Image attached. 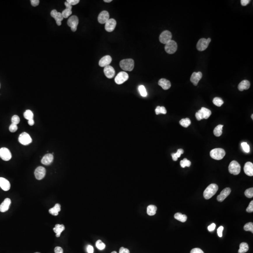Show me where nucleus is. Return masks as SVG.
<instances>
[{
    "mask_svg": "<svg viewBox=\"0 0 253 253\" xmlns=\"http://www.w3.org/2000/svg\"><path fill=\"white\" fill-rule=\"evenodd\" d=\"M219 189V187L217 184H211L207 187L203 192V196L205 199L208 200L215 195Z\"/></svg>",
    "mask_w": 253,
    "mask_h": 253,
    "instance_id": "nucleus-1",
    "label": "nucleus"
},
{
    "mask_svg": "<svg viewBox=\"0 0 253 253\" xmlns=\"http://www.w3.org/2000/svg\"><path fill=\"white\" fill-rule=\"evenodd\" d=\"M120 66L125 71H131L134 68V61L132 59L122 60L120 62Z\"/></svg>",
    "mask_w": 253,
    "mask_h": 253,
    "instance_id": "nucleus-2",
    "label": "nucleus"
},
{
    "mask_svg": "<svg viewBox=\"0 0 253 253\" xmlns=\"http://www.w3.org/2000/svg\"><path fill=\"white\" fill-rule=\"evenodd\" d=\"M210 156L216 160H219L223 159L226 155L225 150L222 148H216L210 152Z\"/></svg>",
    "mask_w": 253,
    "mask_h": 253,
    "instance_id": "nucleus-3",
    "label": "nucleus"
},
{
    "mask_svg": "<svg viewBox=\"0 0 253 253\" xmlns=\"http://www.w3.org/2000/svg\"><path fill=\"white\" fill-rule=\"evenodd\" d=\"M240 169H241V167L239 163L235 160L232 161L228 167V170L230 173L235 175L240 173Z\"/></svg>",
    "mask_w": 253,
    "mask_h": 253,
    "instance_id": "nucleus-4",
    "label": "nucleus"
},
{
    "mask_svg": "<svg viewBox=\"0 0 253 253\" xmlns=\"http://www.w3.org/2000/svg\"><path fill=\"white\" fill-rule=\"evenodd\" d=\"M211 41V38H201L199 40L196 45L197 50L199 51H203L208 48L209 44Z\"/></svg>",
    "mask_w": 253,
    "mask_h": 253,
    "instance_id": "nucleus-5",
    "label": "nucleus"
},
{
    "mask_svg": "<svg viewBox=\"0 0 253 253\" xmlns=\"http://www.w3.org/2000/svg\"><path fill=\"white\" fill-rule=\"evenodd\" d=\"M18 141L22 145H27L32 142V139L28 133L23 132L19 135Z\"/></svg>",
    "mask_w": 253,
    "mask_h": 253,
    "instance_id": "nucleus-6",
    "label": "nucleus"
},
{
    "mask_svg": "<svg viewBox=\"0 0 253 253\" xmlns=\"http://www.w3.org/2000/svg\"><path fill=\"white\" fill-rule=\"evenodd\" d=\"M78 23H79V20L78 17L76 16H72L68 18L67 22L68 27L71 28L72 31H73V32H75L77 31Z\"/></svg>",
    "mask_w": 253,
    "mask_h": 253,
    "instance_id": "nucleus-7",
    "label": "nucleus"
},
{
    "mask_svg": "<svg viewBox=\"0 0 253 253\" xmlns=\"http://www.w3.org/2000/svg\"><path fill=\"white\" fill-rule=\"evenodd\" d=\"M177 44L175 41L171 40L170 41L166 44L165 47V51L169 54H173L175 53L177 50Z\"/></svg>",
    "mask_w": 253,
    "mask_h": 253,
    "instance_id": "nucleus-8",
    "label": "nucleus"
},
{
    "mask_svg": "<svg viewBox=\"0 0 253 253\" xmlns=\"http://www.w3.org/2000/svg\"><path fill=\"white\" fill-rule=\"evenodd\" d=\"M172 35L168 31H165L161 33L159 36V41L161 43L166 44L172 40Z\"/></svg>",
    "mask_w": 253,
    "mask_h": 253,
    "instance_id": "nucleus-9",
    "label": "nucleus"
},
{
    "mask_svg": "<svg viewBox=\"0 0 253 253\" xmlns=\"http://www.w3.org/2000/svg\"><path fill=\"white\" fill-rule=\"evenodd\" d=\"M129 77V75L126 72H121L118 73L115 78V82L118 85H121L128 80Z\"/></svg>",
    "mask_w": 253,
    "mask_h": 253,
    "instance_id": "nucleus-10",
    "label": "nucleus"
},
{
    "mask_svg": "<svg viewBox=\"0 0 253 253\" xmlns=\"http://www.w3.org/2000/svg\"><path fill=\"white\" fill-rule=\"evenodd\" d=\"M0 158L4 161H9L12 158L10 150L5 147L0 149Z\"/></svg>",
    "mask_w": 253,
    "mask_h": 253,
    "instance_id": "nucleus-11",
    "label": "nucleus"
},
{
    "mask_svg": "<svg viewBox=\"0 0 253 253\" xmlns=\"http://www.w3.org/2000/svg\"><path fill=\"white\" fill-rule=\"evenodd\" d=\"M46 173V170L43 166H38L35 170L34 175L38 180H41L44 178Z\"/></svg>",
    "mask_w": 253,
    "mask_h": 253,
    "instance_id": "nucleus-12",
    "label": "nucleus"
},
{
    "mask_svg": "<svg viewBox=\"0 0 253 253\" xmlns=\"http://www.w3.org/2000/svg\"><path fill=\"white\" fill-rule=\"evenodd\" d=\"M50 14L53 18L55 19L57 25L60 26L62 24V21L63 20L64 18L62 14V13L58 12L56 10H52Z\"/></svg>",
    "mask_w": 253,
    "mask_h": 253,
    "instance_id": "nucleus-13",
    "label": "nucleus"
},
{
    "mask_svg": "<svg viewBox=\"0 0 253 253\" xmlns=\"http://www.w3.org/2000/svg\"><path fill=\"white\" fill-rule=\"evenodd\" d=\"M109 19V14L107 11H102L98 16V21L100 24H105Z\"/></svg>",
    "mask_w": 253,
    "mask_h": 253,
    "instance_id": "nucleus-14",
    "label": "nucleus"
},
{
    "mask_svg": "<svg viewBox=\"0 0 253 253\" xmlns=\"http://www.w3.org/2000/svg\"><path fill=\"white\" fill-rule=\"evenodd\" d=\"M116 26V20L113 18L109 19L105 24V30L108 32H112Z\"/></svg>",
    "mask_w": 253,
    "mask_h": 253,
    "instance_id": "nucleus-15",
    "label": "nucleus"
},
{
    "mask_svg": "<svg viewBox=\"0 0 253 253\" xmlns=\"http://www.w3.org/2000/svg\"><path fill=\"white\" fill-rule=\"evenodd\" d=\"M231 192V189L229 187H226L224 189L219 196H217V200L219 202H222L224 200Z\"/></svg>",
    "mask_w": 253,
    "mask_h": 253,
    "instance_id": "nucleus-16",
    "label": "nucleus"
},
{
    "mask_svg": "<svg viewBox=\"0 0 253 253\" xmlns=\"http://www.w3.org/2000/svg\"><path fill=\"white\" fill-rule=\"evenodd\" d=\"M202 77H203V75L202 72H194L190 78V81L192 82L194 85L196 86L198 85V82L202 78Z\"/></svg>",
    "mask_w": 253,
    "mask_h": 253,
    "instance_id": "nucleus-17",
    "label": "nucleus"
},
{
    "mask_svg": "<svg viewBox=\"0 0 253 253\" xmlns=\"http://www.w3.org/2000/svg\"><path fill=\"white\" fill-rule=\"evenodd\" d=\"M104 72L106 78L110 79L115 77V69L113 68V67L110 65L106 66L104 68Z\"/></svg>",
    "mask_w": 253,
    "mask_h": 253,
    "instance_id": "nucleus-18",
    "label": "nucleus"
},
{
    "mask_svg": "<svg viewBox=\"0 0 253 253\" xmlns=\"http://www.w3.org/2000/svg\"><path fill=\"white\" fill-rule=\"evenodd\" d=\"M112 61V59L110 55H106L102 58L99 62V66L105 67L108 66Z\"/></svg>",
    "mask_w": 253,
    "mask_h": 253,
    "instance_id": "nucleus-19",
    "label": "nucleus"
},
{
    "mask_svg": "<svg viewBox=\"0 0 253 253\" xmlns=\"http://www.w3.org/2000/svg\"><path fill=\"white\" fill-rule=\"evenodd\" d=\"M0 187L4 191H7L10 189V184L9 181L5 178L0 177Z\"/></svg>",
    "mask_w": 253,
    "mask_h": 253,
    "instance_id": "nucleus-20",
    "label": "nucleus"
},
{
    "mask_svg": "<svg viewBox=\"0 0 253 253\" xmlns=\"http://www.w3.org/2000/svg\"><path fill=\"white\" fill-rule=\"evenodd\" d=\"M244 171L246 174L249 176H253V164L250 162H247L245 164L244 167Z\"/></svg>",
    "mask_w": 253,
    "mask_h": 253,
    "instance_id": "nucleus-21",
    "label": "nucleus"
},
{
    "mask_svg": "<svg viewBox=\"0 0 253 253\" xmlns=\"http://www.w3.org/2000/svg\"><path fill=\"white\" fill-rule=\"evenodd\" d=\"M11 200L10 198H7L5 199L3 202L1 203L0 205V211L1 212H5L8 210L11 204Z\"/></svg>",
    "mask_w": 253,
    "mask_h": 253,
    "instance_id": "nucleus-22",
    "label": "nucleus"
},
{
    "mask_svg": "<svg viewBox=\"0 0 253 253\" xmlns=\"http://www.w3.org/2000/svg\"><path fill=\"white\" fill-rule=\"evenodd\" d=\"M65 5L66 6V8L62 11V13L63 18H67L72 14V6L69 4L68 2H65Z\"/></svg>",
    "mask_w": 253,
    "mask_h": 253,
    "instance_id": "nucleus-23",
    "label": "nucleus"
},
{
    "mask_svg": "<svg viewBox=\"0 0 253 253\" xmlns=\"http://www.w3.org/2000/svg\"><path fill=\"white\" fill-rule=\"evenodd\" d=\"M54 160V156L52 154H45L41 159V163L43 165L48 166L52 163Z\"/></svg>",
    "mask_w": 253,
    "mask_h": 253,
    "instance_id": "nucleus-24",
    "label": "nucleus"
},
{
    "mask_svg": "<svg viewBox=\"0 0 253 253\" xmlns=\"http://www.w3.org/2000/svg\"><path fill=\"white\" fill-rule=\"evenodd\" d=\"M159 86H161L164 90H167L171 87V84L170 82L167 79L162 78L159 80L158 82Z\"/></svg>",
    "mask_w": 253,
    "mask_h": 253,
    "instance_id": "nucleus-25",
    "label": "nucleus"
},
{
    "mask_svg": "<svg viewBox=\"0 0 253 253\" xmlns=\"http://www.w3.org/2000/svg\"><path fill=\"white\" fill-rule=\"evenodd\" d=\"M250 86V83L248 80H243L238 85V89L239 91H243L244 90H248Z\"/></svg>",
    "mask_w": 253,
    "mask_h": 253,
    "instance_id": "nucleus-26",
    "label": "nucleus"
},
{
    "mask_svg": "<svg viewBox=\"0 0 253 253\" xmlns=\"http://www.w3.org/2000/svg\"><path fill=\"white\" fill-rule=\"evenodd\" d=\"M65 229V226L63 224H57L53 228V230L56 233V236L57 237H59L61 233Z\"/></svg>",
    "mask_w": 253,
    "mask_h": 253,
    "instance_id": "nucleus-27",
    "label": "nucleus"
},
{
    "mask_svg": "<svg viewBox=\"0 0 253 253\" xmlns=\"http://www.w3.org/2000/svg\"><path fill=\"white\" fill-rule=\"evenodd\" d=\"M61 205L59 203H56L53 208L49 209V212L53 216H57L59 212L61 211Z\"/></svg>",
    "mask_w": 253,
    "mask_h": 253,
    "instance_id": "nucleus-28",
    "label": "nucleus"
},
{
    "mask_svg": "<svg viewBox=\"0 0 253 253\" xmlns=\"http://www.w3.org/2000/svg\"><path fill=\"white\" fill-rule=\"evenodd\" d=\"M157 208L154 205H150L147 207V214L149 216H154L156 213Z\"/></svg>",
    "mask_w": 253,
    "mask_h": 253,
    "instance_id": "nucleus-29",
    "label": "nucleus"
},
{
    "mask_svg": "<svg viewBox=\"0 0 253 253\" xmlns=\"http://www.w3.org/2000/svg\"><path fill=\"white\" fill-rule=\"evenodd\" d=\"M174 218L178 221L182 222H185L187 220V216L186 215H183L180 213H176L174 215Z\"/></svg>",
    "mask_w": 253,
    "mask_h": 253,
    "instance_id": "nucleus-30",
    "label": "nucleus"
},
{
    "mask_svg": "<svg viewBox=\"0 0 253 253\" xmlns=\"http://www.w3.org/2000/svg\"><path fill=\"white\" fill-rule=\"evenodd\" d=\"M248 249H249V247H248V244L246 243H242L240 244V248L238 250V253H246V252H247Z\"/></svg>",
    "mask_w": 253,
    "mask_h": 253,
    "instance_id": "nucleus-31",
    "label": "nucleus"
},
{
    "mask_svg": "<svg viewBox=\"0 0 253 253\" xmlns=\"http://www.w3.org/2000/svg\"><path fill=\"white\" fill-rule=\"evenodd\" d=\"M201 110L202 111V114H203V119H207L211 115V111L210 110H209V109L203 107L201 108Z\"/></svg>",
    "mask_w": 253,
    "mask_h": 253,
    "instance_id": "nucleus-32",
    "label": "nucleus"
},
{
    "mask_svg": "<svg viewBox=\"0 0 253 253\" xmlns=\"http://www.w3.org/2000/svg\"><path fill=\"white\" fill-rule=\"evenodd\" d=\"M224 126L222 125H219L214 129L213 130V133L215 136L219 137L221 136L222 134V129Z\"/></svg>",
    "mask_w": 253,
    "mask_h": 253,
    "instance_id": "nucleus-33",
    "label": "nucleus"
},
{
    "mask_svg": "<svg viewBox=\"0 0 253 253\" xmlns=\"http://www.w3.org/2000/svg\"><path fill=\"white\" fill-rule=\"evenodd\" d=\"M184 153V150L182 149H179L177 150V152L175 153H172V159H173V161H177L178 160V159L180 157V156L183 153Z\"/></svg>",
    "mask_w": 253,
    "mask_h": 253,
    "instance_id": "nucleus-34",
    "label": "nucleus"
},
{
    "mask_svg": "<svg viewBox=\"0 0 253 253\" xmlns=\"http://www.w3.org/2000/svg\"><path fill=\"white\" fill-rule=\"evenodd\" d=\"M180 125L184 128H187L191 124V121L188 118L185 119H182L180 121Z\"/></svg>",
    "mask_w": 253,
    "mask_h": 253,
    "instance_id": "nucleus-35",
    "label": "nucleus"
},
{
    "mask_svg": "<svg viewBox=\"0 0 253 253\" xmlns=\"http://www.w3.org/2000/svg\"><path fill=\"white\" fill-rule=\"evenodd\" d=\"M34 113L32 111L30 110H27L24 113V116L26 119L29 120L30 119H33L34 118Z\"/></svg>",
    "mask_w": 253,
    "mask_h": 253,
    "instance_id": "nucleus-36",
    "label": "nucleus"
},
{
    "mask_svg": "<svg viewBox=\"0 0 253 253\" xmlns=\"http://www.w3.org/2000/svg\"><path fill=\"white\" fill-rule=\"evenodd\" d=\"M213 103L216 106L220 107V106H221L224 104V101L223 100H222L221 98H219V97H216L213 100Z\"/></svg>",
    "mask_w": 253,
    "mask_h": 253,
    "instance_id": "nucleus-37",
    "label": "nucleus"
},
{
    "mask_svg": "<svg viewBox=\"0 0 253 253\" xmlns=\"http://www.w3.org/2000/svg\"><path fill=\"white\" fill-rule=\"evenodd\" d=\"M96 247L100 250H104L106 247L105 244L103 243L101 240H98L96 243Z\"/></svg>",
    "mask_w": 253,
    "mask_h": 253,
    "instance_id": "nucleus-38",
    "label": "nucleus"
},
{
    "mask_svg": "<svg viewBox=\"0 0 253 253\" xmlns=\"http://www.w3.org/2000/svg\"><path fill=\"white\" fill-rule=\"evenodd\" d=\"M191 162L189 160H187V159H184L180 162V166L182 168H185L186 166L189 167L191 165Z\"/></svg>",
    "mask_w": 253,
    "mask_h": 253,
    "instance_id": "nucleus-39",
    "label": "nucleus"
},
{
    "mask_svg": "<svg viewBox=\"0 0 253 253\" xmlns=\"http://www.w3.org/2000/svg\"><path fill=\"white\" fill-rule=\"evenodd\" d=\"M139 92H140V94L143 97H146L147 95V92L146 90L145 87V86L141 85L138 87Z\"/></svg>",
    "mask_w": 253,
    "mask_h": 253,
    "instance_id": "nucleus-40",
    "label": "nucleus"
},
{
    "mask_svg": "<svg viewBox=\"0 0 253 253\" xmlns=\"http://www.w3.org/2000/svg\"><path fill=\"white\" fill-rule=\"evenodd\" d=\"M244 229L246 231H250L251 233H253V223L250 222V223L246 224L244 226Z\"/></svg>",
    "mask_w": 253,
    "mask_h": 253,
    "instance_id": "nucleus-41",
    "label": "nucleus"
},
{
    "mask_svg": "<svg viewBox=\"0 0 253 253\" xmlns=\"http://www.w3.org/2000/svg\"><path fill=\"white\" fill-rule=\"evenodd\" d=\"M245 195L247 198H251L253 197V188H250L246 190L245 192Z\"/></svg>",
    "mask_w": 253,
    "mask_h": 253,
    "instance_id": "nucleus-42",
    "label": "nucleus"
},
{
    "mask_svg": "<svg viewBox=\"0 0 253 253\" xmlns=\"http://www.w3.org/2000/svg\"><path fill=\"white\" fill-rule=\"evenodd\" d=\"M241 146L243 148L244 151L246 153H248L250 152V147L249 145L247 143H242L241 144Z\"/></svg>",
    "mask_w": 253,
    "mask_h": 253,
    "instance_id": "nucleus-43",
    "label": "nucleus"
},
{
    "mask_svg": "<svg viewBox=\"0 0 253 253\" xmlns=\"http://www.w3.org/2000/svg\"><path fill=\"white\" fill-rule=\"evenodd\" d=\"M20 118L17 115H14L12 117V119H11L12 123L16 124V125H17V124H19V122H20Z\"/></svg>",
    "mask_w": 253,
    "mask_h": 253,
    "instance_id": "nucleus-44",
    "label": "nucleus"
},
{
    "mask_svg": "<svg viewBox=\"0 0 253 253\" xmlns=\"http://www.w3.org/2000/svg\"><path fill=\"white\" fill-rule=\"evenodd\" d=\"M17 129H18V127H17V125L13 124V123L11 124L10 127H9V130L11 132H15L17 131Z\"/></svg>",
    "mask_w": 253,
    "mask_h": 253,
    "instance_id": "nucleus-45",
    "label": "nucleus"
},
{
    "mask_svg": "<svg viewBox=\"0 0 253 253\" xmlns=\"http://www.w3.org/2000/svg\"><path fill=\"white\" fill-rule=\"evenodd\" d=\"M246 211H247V212L251 213L253 212V201H252L250 203L249 205L247 207V208L246 209Z\"/></svg>",
    "mask_w": 253,
    "mask_h": 253,
    "instance_id": "nucleus-46",
    "label": "nucleus"
},
{
    "mask_svg": "<svg viewBox=\"0 0 253 253\" xmlns=\"http://www.w3.org/2000/svg\"><path fill=\"white\" fill-rule=\"evenodd\" d=\"M66 1L68 2L69 4H71V6H73V5H77V4L79 3L80 1L79 0H67Z\"/></svg>",
    "mask_w": 253,
    "mask_h": 253,
    "instance_id": "nucleus-47",
    "label": "nucleus"
},
{
    "mask_svg": "<svg viewBox=\"0 0 253 253\" xmlns=\"http://www.w3.org/2000/svg\"><path fill=\"white\" fill-rule=\"evenodd\" d=\"M190 253H204L203 251L199 248H193L191 250Z\"/></svg>",
    "mask_w": 253,
    "mask_h": 253,
    "instance_id": "nucleus-48",
    "label": "nucleus"
},
{
    "mask_svg": "<svg viewBox=\"0 0 253 253\" xmlns=\"http://www.w3.org/2000/svg\"><path fill=\"white\" fill-rule=\"evenodd\" d=\"M223 230L224 227L222 226H220L219 227V228L217 229V234H218V235H219V237H222V233H223Z\"/></svg>",
    "mask_w": 253,
    "mask_h": 253,
    "instance_id": "nucleus-49",
    "label": "nucleus"
},
{
    "mask_svg": "<svg viewBox=\"0 0 253 253\" xmlns=\"http://www.w3.org/2000/svg\"><path fill=\"white\" fill-rule=\"evenodd\" d=\"M119 253H130V251L128 248L124 247H121L120 249Z\"/></svg>",
    "mask_w": 253,
    "mask_h": 253,
    "instance_id": "nucleus-50",
    "label": "nucleus"
},
{
    "mask_svg": "<svg viewBox=\"0 0 253 253\" xmlns=\"http://www.w3.org/2000/svg\"><path fill=\"white\" fill-rule=\"evenodd\" d=\"M55 253H63V249L60 247H56L54 250Z\"/></svg>",
    "mask_w": 253,
    "mask_h": 253,
    "instance_id": "nucleus-51",
    "label": "nucleus"
},
{
    "mask_svg": "<svg viewBox=\"0 0 253 253\" xmlns=\"http://www.w3.org/2000/svg\"><path fill=\"white\" fill-rule=\"evenodd\" d=\"M216 228V224L214 223H212L210 226H208V229L210 232H212Z\"/></svg>",
    "mask_w": 253,
    "mask_h": 253,
    "instance_id": "nucleus-52",
    "label": "nucleus"
},
{
    "mask_svg": "<svg viewBox=\"0 0 253 253\" xmlns=\"http://www.w3.org/2000/svg\"><path fill=\"white\" fill-rule=\"evenodd\" d=\"M31 3L32 6L36 7L40 3V1L39 0H31Z\"/></svg>",
    "mask_w": 253,
    "mask_h": 253,
    "instance_id": "nucleus-53",
    "label": "nucleus"
},
{
    "mask_svg": "<svg viewBox=\"0 0 253 253\" xmlns=\"http://www.w3.org/2000/svg\"><path fill=\"white\" fill-rule=\"evenodd\" d=\"M87 251L88 253H93L94 248L91 245H88L87 247Z\"/></svg>",
    "mask_w": 253,
    "mask_h": 253,
    "instance_id": "nucleus-54",
    "label": "nucleus"
},
{
    "mask_svg": "<svg viewBox=\"0 0 253 253\" xmlns=\"http://www.w3.org/2000/svg\"><path fill=\"white\" fill-rule=\"evenodd\" d=\"M250 0H241V4L243 5V6H245L246 5H247L250 2Z\"/></svg>",
    "mask_w": 253,
    "mask_h": 253,
    "instance_id": "nucleus-55",
    "label": "nucleus"
},
{
    "mask_svg": "<svg viewBox=\"0 0 253 253\" xmlns=\"http://www.w3.org/2000/svg\"><path fill=\"white\" fill-rule=\"evenodd\" d=\"M167 111L164 106H160V113L166 114Z\"/></svg>",
    "mask_w": 253,
    "mask_h": 253,
    "instance_id": "nucleus-56",
    "label": "nucleus"
},
{
    "mask_svg": "<svg viewBox=\"0 0 253 253\" xmlns=\"http://www.w3.org/2000/svg\"><path fill=\"white\" fill-rule=\"evenodd\" d=\"M155 112L156 115H159L160 113V106H158L155 109Z\"/></svg>",
    "mask_w": 253,
    "mask_h": 253,
    "instance_id": "nucleus-57",
    "label": "nucleus"
},
{
    "mask_svg": "<svg viewBox=\"0 0 253 253\" xmlns=\"http://www.w3.org/2000/svg\"><path fill=\"white\" fill-rule=\"evenodd\" d=\"M28 123L29 125L33 126L34 124V119H30L28 121Z\"/></svg>",
    "mask_w": 253,
    "mask_h": 253,
    "instance_id": "nucleus-58",
    "label": "nucleus"
},
{
    "mask_svg": "<svg viewBox=\"0 0 253 253\" xmlns=\"http://www.w3.org/2000/svg\"><path fill=\"white\" fill-rule=\"evenodd\" d=\"M104 1L105 3H110L112 1V0H104Z\"/></svg>",
    "mask_w": 253,
    "mask_h": 253,
    "instance_id": "nucleus-59",
    "label": "nucleus"
},
{
    "mask_svg": "<svg viewBox=\"0 0 253 253\" xmlns=\"http://www.w3.org/2000/svg\"><path fill=\"white\" fill-rule=\"evenodd\" d=\"M111 253H117V252L116 251H113L112 252H111Z\"/></svg>",
    "mask_w": 253,
    "mask_h": 253,
    "instance_id": "nucleus-60",
    "label": "nucleus"
},
{
    "mask_svg": "<svg viewBox=\"0 0 253 253\" xmlns=\"http://www.w3.org/2000/svg\"><path fill=\"white\" fill-rule=\"evenodd\" d=\"M251 118H252V120H253V115H251Z\"/></svg>",
    "mask_w": 253,
    "mask_h": 253,
    "instance_id": "nucleus-61",
    "label": "nucleus"
},
{
    "mask_svg": "<svg viewBox=\"0 0 253 253\" xmlns=\"http://www.w3.org/2000/svg\"><path fill=\"white\" fill-rule=\"evenodd\" d=\"M39 253V252H36V253Z\"/></svg>",
    "mask_w": 253,
    "mask_h": 253,
    "instance_id": "nucleus-62",
    "label": "nucleus"
}]
</instances>
